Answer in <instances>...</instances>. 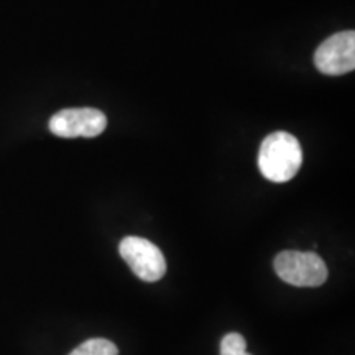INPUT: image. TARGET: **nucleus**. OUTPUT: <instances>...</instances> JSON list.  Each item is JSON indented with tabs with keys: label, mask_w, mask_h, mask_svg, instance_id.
Listing matches in <instances>:
<instances>
[{
	"label": "nucleus",
	"mask_w": 355,
	"mask_h": 355,
	"mask_svg": "<svg viewBox=\"0 0 355 355\" xmlns=\"http://www.w3.org/2000/svg\"><path fill=\"white\" fill-rule=\"evenodd\" d=\"M303 152L300 141L288 132L270 133L261 141L259 152V168L268 181L286 183L300 171Z\"/></svg>",
	"instance_id": "1"
},
{
	"label": "nucleus",
	"mask_w": 355,
	"mask_h": 355,
	"mask_svg": "<svg viewBox=\"0 0 355 355\" xmlns=\"http://www.w3.org/2000/svg\"><path fill=\"white\" fill-rule=\"evenodd\" d=\"M273 266L278 277L293 286L314 288L327 279V266L314 252L283 250L275 257Z\"/></svg>",
	"instance_id": "2"
},
{
	"label": "nucleus",
	"mask_w": 355,
	"mask_h": 355,
	"mask_svg": "<svg viewBox=\"0 0 355 355\" xmlns=\"http://www.w3.org/2000/svg\"><path fill=\"white\" fill-rule=\"evenodd\" d=\"M121 257L130 270L144 282H158L166 273V260L162 250L146 239L123 237L119 245Z\"/></svg>",
	"instance_id": "3"
},
{
	"label": "nucleus",
	"mask_w": 355,
	"mask_h": 355,
	"mask_svg": "<svg viewBox=\"0 0 355 355\" xmlns=\"http://www.w3.org/2000/svg\"><path fill=\"white\" fill-rule=\"evenodd\" d=\"M50 132L63 139H76V137L101 135L107 127V117L99 109H64L50 119Z\"/></svg>",
	"instance_id": "4"
},
{
	"label": "nucleus",
	"mask_w": 355,
	"mask_h": 355,
	"mask_svg": "<svg viewBox=\"0 0 355 355\" xmlns=\"http://www.w3.org/2000/svg\"><path fill=\"white\" fill-rule=\"evenodd\" d=\"M314 64L327 76H343L355 68V33L352 30L332 35L319 44Z\"/></svg>",
	"instance_id": "5"
},
{
	"label": "nucleus",
	"mask_w": 355,
	"mask_h": 355,
	"mask_svg": "<svg viewBox=\"0 0 355 355\" xmlns=\"http://www.w3.org/2000/svg\"><path fill=\"white\" fill-rule=\"evenodd\" d=\"M69 355H119V349L107 339H89L76 347Z\"/></svg>",
	"instance_id": "6"
},
{
	"label": "nucleus",
	"mask_w": 355,
	"mask_h": 355,
	"mask_svg": "<svg viewBox=\"0 0 355 355\" xmlns=\"http://www.w3.org/2000/svg\"><path fill=\"white\" fill-rule=\"evenodd\" d=\"M245 349V337L239 334V332H230V334L224 336V339L220 343V355H252Z\"/></svg>",
	"instance_id": "7"
}]
</instances>
